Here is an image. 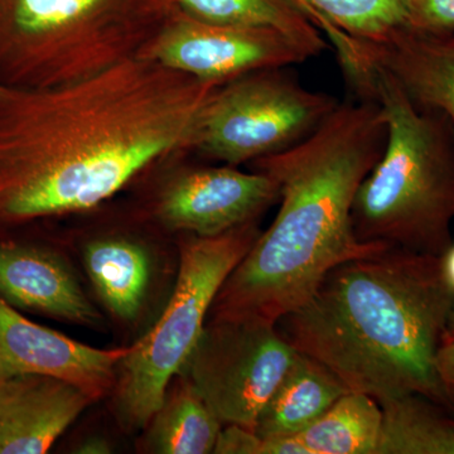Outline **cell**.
I'll list each match as a JSON object with an SVG mask.
<instances>
[{
    "label": "cell",
    "mask_w": 454,
    "mask_h": 454,
    "mask_svg": "<svg viewBox=\"0 0 454 454\" xmlns=\"http://www.w3.org/2000/svg\"><path fill=\"white\" fill-rule=\"evenodd\" d=\"M219 85L128 57L47 88L0 90V226L90 210L192 146Z\"/></svg>",
    "instance_id": "cell-1"
},
{
    "label": "cell",
    "mask_w": 454,
    "mask_h": 454,
    "mask_svg": "<svg viewBox=\"0 0 454 454\" xmlns=\"http://www.w3.org/2000/svg\"><path fill=\"white\" fill-rule=\"evenodd\" d=\"M385 142L380 104L355 98L300 145L254 160V170L276 181L279 210L227 277L208 319L277 325L337 265L390 247L361 241L352 225L355 196Z\"/></svg>",
    "instance_id": "cell-2"
},
{
    "label": "cell",
    "mask_w": 454,
    "mask_h": 454,
    "mask_svg": "<svg viewBox=\"0 0 454 454\" xmlns=\"http://www.w3.org/2000/svg\"><path fill=\"white\" fill-rule=\"evenodd\" d=\"M453 306L439 256L387 247L337 265L276 325L349 391L379 404L420 394L454 415L435 369Z\"/></svg>",
    "instance_id": "cell-3"
},
{
    "label": "cell",
    "mask_w": 454,
    "mask_h": 454,
    "mask_svg": "<svg viewBox=\"0 0 454 454\" xmlns=\"http://www.w3.org/2000/svg\"><path fill=\"white\" fill-rule=\"evenodd\" d=\"M372 100L387 121L380 160L358 187L352 225L361 241L441 258L452 239L454 127L422 109L375 68Z\"/></svg>",
    "instance_id": "cell-4"
},
{
    "label": "cell",
    "mask_w": 454,
    "mask_h": 454,
    "mask_svg": "<svg viewBox=\"0 0 454 454\" xmlns=\"http://www.w3.org/2000/svg\"><path fill=\"white\" fill-rule=\"evenodd\" d=\"M255 221L215 236L187 235L179 245L175 291L151 331L130 346L118 367L115 399L121 422L148 426L173 379L192 354L227 277L252 249Z\"/></svg>",
    "instance_id": "cell-5"
},
{
    "label": "cell",
    "mask_w": 454,
    "mask_h": 454,
    "mask_svg": "<svg viewBox=\"0 0 454 454\" xmlns=\"http://www.w3.org/2000/svg\"><path fill=\"white\" fill-rule=\"evenodd\" d=\"M178 12L176 0H0V80L53 86L70 42L130 41Z\"/></svg>",
    "instance_id": "cell-6"
},
{
    "label": "cell",
    "mask_w": 454,
    "mask_h": 454,
    "mask_svg": "<svg viewBox=\"0 0 454 454\" xmlns=\"http://www.w3.org/2000/svg\"><path fill=\"white\" fill-rule=\"evenodd\" d=\"M337 106V98L304 88L286 67L254 71L212 94L192 148L227 166L254 162L309 138Z\"/></svg>",
    "instance_id": "cell-7"
},
{
    "label": "cell",
    "mask_w": 454,
    "mask_h": 454,
    "mask_svg": "<svg viewBox=\"0 0 454 454\" xmlns=\"http://www.w3.org/2000/svg\"><path fill=\"white\" fill-rule=\"evenodd\" d=\"M297 355L276 325L208 319L179 373L221 423L255 430Z\"/></svg>",
    "instance_id": "cell-8"
},
{
    "label": "cell",
    "mask_w": 454,
    "mask_h": 454,
    "mask_svg": "<svg viewBox=\"0 0 454 454\" xmlns=\"http://www.w3.org/2000/svg\"><path fill=\"white\" fill-rule=\"evenodd\" d=\"M154 41L146 57L219 86L254 71L301 64L324 52L279 29L212 25L181 12Z\"/></svg>",
    "instance_id": "cell-9"
},
{
    "label": "cell",
    "mask_w": 454,
    "mask_h": 454,
    "mask_svg": "<svg viewBox=\"0 0 454 454\" xmlns=\"http://www.w3.org/2000/svg\"><path fill=\"white\" fill-rule=\"evenodd\" d=\"M278 201L279 188L265 173L202 167L184 170L167 184L157 215L172 231L215 236L255 221Z\"/></svg>",
    "instance_id": "cell-10"
},
{
    "label": "cell",
    "mask_w": 454,
    "mask_h": 454,
    "mask_svg": "<svg viewBox=\"0 0 454 454\" xmlns=\"http://www.w3.org/2000/svg\"><path fill=\"white\" fill-rule=\"evenodd\" d=\"M130 348H92L35 324L0 298V380L35 373L71 382L101 399L115 387Z\"/></svg>",
    "instance_id": "cell-11"
},
{
    "label": "cell",
    "mask_w": 454,
    "mask_h": 454,
    "mask_svg": "<svg viewBox=\"0 0 454 454\" xmlns=\"http://www.w3.org/2000/svg\"><path fill=\"white\" fill-rule=\"evenodd\" d=\"M95 402L71 382L53 376L0 380V454L49 452L57 439Z\"/></svg>",
    "instance_id": "cell-12"
},
{
    "label": "cell",
    "mask_w": 454,
    "mask_h": 454,
    "mask_svg": "<svg viewBox=\"0 0 454 454\" xmlns=\"http://www.w3.org/2000/svg\"><path fill=\"white\" fill-rule=\"evenodd\" d=\"M0 298L71 324L98 327L101 322L64 260L29 245L0 244Z\"/></svg>",
    "instance_id": "cell-13"
},
{
    "label": "cell",
    "mask_w": 454,
    "mask_h": 454,
    "mask_svg": "<svg viewBox=\"0 0 454 454\" xmlns=\"http://www.w3.org/2000/svg\"><path fill=\"white\" fill-rule=\"evenodd\" d=\"M366 49L373 70L389 74L415 106L444 114L454 127V31L428 35L404 28Z\"/></svg>",
    "instance_id": "cell-14"
},
{
    "label": "cell",
    "mask_w": 454,
    "mask_h": 454,
    "mask_svg": "<svg viewBox=\"0 0 454 454\" xmlns=\"http://www.w3.org/2000/svg\"><path fill=\"white\" fill-rule=\"evenodd\" d=\"M333 44L346 82L364 70L360 43H385L403 31L411 0H306Z\"/></svg>",
    "instance_id": "cell-15"
},
{
    "label": "cell",
    "mask_w": 454,
    "mask_h": 454,
    "mask_svg": "<svg viewBox=\"0 0 454 454\" xmlns=\"http://www.w3.org/2000/svg\"><path fill=\"white\" fill-rule=\"evenodd\" d=\"M348 391L324 364L298 352L262 409L256 434L262 439L300 434Z\"/></svg>",
    "instance_id": "cell-16"
},
{
    "label": "cell",
    "mask_w": 454,
    "mask_h": 454,
    "mask_svg": "<svg viewBox=\"0 0 454 454\" xmlns=\"http://www.w3.org/2000/svg\"><path fill=\"white\" fill-rule=\"evenodd\" d=\"M83 264L113 316L121 321H134L151 282V259L145 247L128 239H98L83 249Z\"/></svg>",
    "instance_id": "cell-17"
},
{
    "label": "cell",
    "mask_w": 454,
    "mask_h": 454,
    "mask_svg": "<svg viewBox=\"0 0 454 454\" xmlns=\"http://www.w3.org/2000/svg\"><path fill=\"white\" fill-rule=\"evenodd\" d=\"M148 426L149 448L160 454L214 453L223 429L219 418L181 373L170 382Z\"/></svg>",
    "instance_id": "cell-18"
},
{
    "label": "cell",
    "mask_w": 454,
    "mask_h": 454,
    "mask_svg": "<svg viewBox=\"0 0 454 454\" xmlns=\"http://www.w3.org/2000/svg\"><path fill=\"white\" fill-rule=\"evenodd\" d=\"M375 454H454V415L420 394L381 403Z\"/></svg>",
    "instance_id": "cell-19"
},
{
    "label": "cell",
    "mask_w": 454,
    "mask_h": 454,
    "mask_svg": "<svg viewBox=\"0 0 454 454\" xmlns=\"http://www.w3.org/2000/svg\"><path fill=\"white\" fill-rule=\"evenodd\" d=\"M381 406L366 394L348 391L297 435L309 454H375Z\"/></svg>",
    "instance_id": "cell-20"
},
{
    "label": "cell",
    "mask_w": 454,
    "mask_h": 454,
    "mask_svg": "<svg viewBox=\"0 0 454 454\" xmlns=\"http://www.w3.org/2000/svg\"><path fill=\"white\" fill-rule=\"evenodd\" d=\"M184 16L232 27H267L327 49L322 33L289 0H176Z\"/></svg>",
    "instance_id": "cell-21"
},
{
    "label": "cell",
    "mask_w": 454,
    "mask_h": 454,
    "mask_svg": "<svg viewBox=\"0 0 454 454\" xmlns=\"http://www.w3.org/2000/svg\"><path fill=\"white\" fill-rule=\"evenodd\" d=\"M405 28L428 35L454 31V0H411Z\"/></svg>",
    "instance_id": "cell-22"
},
{
    "label": "cell",
    "mask_w": 454,
    "mask_h": 454,
    "mask_svg": "<svg viewBox=\"0 0 454 454\" xmlns=\"http://www.w3.org/2000/svg\"><path fill=\"white\" fill-rule=\"evenodd\" d=\"M262 439L255 430L229 424L221 429L214 453L217 454H260Z\"/></svg>",
    "instance_id": "cell-23"
},
{
    "label": "cell",
    "mask_w": 454,
    "mask_h": 454,
    "mask_svg": "<svg viewBox=\"0 0 454 454\" xmlns=\"http://www.w3.org/2000/svg\"><path fill=\"white\" fill-rule=\"evenodd\" d=\"M439 381L454 411V340L442 343L435 357Z\"/></svg>",
    "instance_id": "cell-24"
},
{
    "label": "cell",
    "mask_w": 454,
    "mask_h": 454,
    "mask_svg": "<svg viewBox=\"0 0 454 454\" xmlns=\"http://www.w3.org/2000/svg\"><path fill=\"white\" fill-rule=\"evenodd\" d=\"M260 454H309L297 435L262 439Z\"/></svg>",
    "instance_id": "cell-25"
},
{
    "label": "cell",
    "mask_w": 454,
    "mask_h": 454,
    "mask_svg": "<svg viewBox=\"0 0 454 454\" xmlns=\"http://www.w3.org/2000/svg\"><path fill=\"white\" fill-rule=\"evenodd\" d=\"M112 446L103 437H89L79 444L74 453L80 454H107L112 453Z\"/></svg>",
    "instance_id": "cell-26"
},
{
    "label": "cell",
    "mask_w": 454,
    "mask_h": 454,
    "mask_svg": "<svg viewBox=\"0 0 454 454\" xmlns=\"http://www.w3.org/2000/svg\"><path fill=\"white\" fill-rule=\"evenodd\" d=\"M442 273L454 294V241L441 256Z\"/></svg>",
    "instance_id": "cell-27"
},
{
    "label": "cell",
    "mask_w": 454,
    "mask_h": 454,
    "mask_svg": "<svg viewBox=\"0 0 454 454\" xmlns=\"http://www.w3.org/2000/svg\"><path fill=\"white\" fill-rule=\"evenodd\" d=\"M289 2H291L292 4L298 9V11H301L304 16L309 18V20H310V18L313 17V14H315L313 13L312 8L307 4L306 0H289Z\"/></svg>",
    "instance_id": "cell-28"
},
{
    "label": "cell",
    "mask_w": 454,
    "mask_h": 454,
    "mask_svg": "<svg viewBox=\"0 0 454 454\" xmlns=\"http://www.w3.org/2000/svg\"><path fill=\"white\" fill-rule=\"evenodd\" d=\"M454 340V306L452 313H450V321H448L446 334H444L443 342L446 340Z\"/></svg>",
    "instance_id": "cell-29"
},
{
    "label": "cell",
    "mask_w": 454,
    "mask_h": 454,
    "mask_svg": "<svg viewBox=\"0 0 454 454\" xmlns=\"http://www.w3.org/2000/svg\"><path fill=\"white\" fill-rule=\"evenodd\" d=\"M2 89H3V86H2V85H0V90H2Z\"/></svg>",
    "instance_id": "cell-30"
}]
</instances>
